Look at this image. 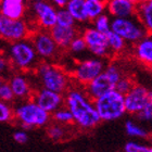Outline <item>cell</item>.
<instances>
[{
	"instance_id": "cell-32",
	"label": "cell",
	"mask_w": 152,
	"mask_h": 152,
	"mask_svg": "<svg viewBox=\"0 0 152 152\" xmlns=\"http://www.w3.org/2000/svg\"><path fill=\"white\" fill-rule=\"evenodd\" d=\"M67 49L72 51V52H74V53H80L84 50H86L87 47H86L85 41H84L82 36L77 35L75 38H73V40L71 41V44Z\"/></svg>"
},
{
	"instance_id": "cell-13",
	"label": "cell",
	"mask_w": 152,
	"mask_h": 152,
	"mask_svg": "<svg viewBox=\"0 0 152 152\" xmlns=\"http://www.w3.org/2000/svg\"><path fill=\"white\" fill-rule=\"evenodd\" d=\"M32 99L41 109L50 114L64 104V97L62 94L52 91L47 88H41L38 89L37 91H33Z\"/></svg>"
},
{
	"instance_id": "cell-1",
	"label": "cell",
	"mask_w": 152,
	"mask_h": 152,
	"mask_svg": "<svg viewBox=\"0 0 152 152\" xmlns=\"http://www.w3.org/2000/svg\"><path fill=\"white\" fill-rule=\"evenodd\" d=\"M65 92L64 104L73 116V123L83 129H91L101 122L94 101L86 95L84 89L69 88Z\"/></svg>"
},
{
	"instance_id": "cell-17",
	"label": "cell",
	"mask_w": 152,
	"mask_h": 152,
	"mask_svg": "<svg viewBox=\"0 0 152 152\" xmlns=\"http://www.w3.org/2000/svg\"><path fill=\"white\" fill-rule=\"evenodd\" d=\"M25 11V0H0L1 16L8 19H23Z\"/></svg>"
},
{
	"instance_id": "cell-8",
	"label": "cell",
	"mask_w": 152,
	"mask_h": 152,
	"mask_svg": "<svg viewBox=\"0 0 152 152\" xmlns=\"http://www.w3.org/2000/svg\"><path fill=\"white\" fill-rule=\"evenodd\" d=\"M105 64L101 58H90L86 59L76 64L72 71V77L83 87L86 86L90 80L98 76L104 70Z\"/></svg>"
},
{
	"instance_id": "cell-38",
	"label": "cell",
	"mask_w": 152,
	"mask_h": 152,
	"mask_svg": "<svg viewBox=\"0 0 152 152\" xmlns=\"http://www.w3.org/2000/svg\"><path fill=\"white\" fill-rule=\"evenodd\" d=\"M136 3H141V2H147V1H151V0H134Z\"/></svg>"
},
{
	"instance_id": "cell-18",
	"label": "cell",
	"mask_w": 152,
	"mask_h": 152,
	"mask_svg": "<svg viewBox=\"0 0 152 152\" xmlns=\"http://www.w3.org/2000/svg\"><path fill=\"white\" fill-rule=\"evenodd\" d=\"M9 85L11 87L14 95V98L25 99V98H32L33 89L31 87L28 79L26 78L23 74H14L10 77Z\"/></svg>"
},
{
	"instance_id": "cell-7",
	"label": "cell",
	"mask_w": 152,
	"mask_h": 152,
	"mask_svg": "<svg viewBox=\"0 0 152 152\" xmlns=\"http://www.w3.org/2000/svg\"><path fill=\"white\" fill-rule=\"evenodd\" d=\"M111 31L118 34L126 42L132 44L137 42L149 33L135 15L128 18H113L111 21Z\"/></svg>"
},
{
	"instance_id": "cell-39",
	"label": "cell",
	"mask_w": 152,
	"mask_h": 152,
	"mask_svg": "<svg viewBox=\"0 0 152 152\" xmlns=\"http://www.w3.org/2000/svg\"><path fill=\"white\" fill-rule=\"evenodd\" d=\"M2 83H3V79H2V77L0 76V86H1V84H2Z\"/></svg>"
},
{
	"instance_id": "cell-23",
	"label": "cell",
	"mask_w": 152,
	"mask_h": 152,
	"mask_svg": "<svg viewBox=\"0 0 152 152\" xmlns=\"http://www.w3.org/2000/svg\"><path fill=\"white\" fill-rule=\"evenodd\" d=\"M105 36H107V42L110 53H120L126 48V41L113 31L108 32Z\"/></svg>"
},
{
	"instance_id": "cell-28",
	"label": "cell",
	"mask_w": 152,
	"mask_h": 152,
	"mask_svg": "<svg viewBox=\"0 0 152 152\" xmlns=\"http://www.w3.org/2000/svg\"><path fill=\"white\" fill-rule=\"evenodd\" d=\"M14 120V110L9 104V102L0 100V122L9 123Z\"/></svg>"
},
{
	"instance_id": "cell-21",
	"label": "cell",
	"mask_w": 152,
	"mask_h": 152,
	"mask_svg": "<svg viewBox=\"0 0 152 152\" xmlns=\"http://www.w3.org/2000/svg\"><path fill=\"white\" fill-rule=\"evenodd\" d=\"M65 9L73 16L75 22L84 23L88 21L86 13L85 0H67Z\"/></svg>"
},
{
	"instance_id": "cell-33",
	"label": "cell",
	"mask_w": 152,
	"mask_h": 152,
	"mask_svg": "<svg viewBox=\"0 0 152 152\" xmlns=\"http://www.w3.org/2000/svg\"><path fill=\"white\" fill-rule=\"evenodd\" d=\"M14 99V95L11 87H10L9 83L3 82L0 86V100L6 102H11Z\"/></svg>"
},
{
	"instance_id": "cell-4",
	"label": "cell",
	"mask_w": 152,
	"mask_h": 152,
	"mask_svg": "<svg viewBox=\"0 0 152 152\" xmlns=\"http://www.w3.org/2000/svg\"><path fill=\"white\" fill-rule=\"evenodd\" d=\"M50 118V113L41 109L32 98L14 109V120L18 121L24 129L44 127L49 123Z\"/></svg>"
},
{
	"instance_id": "cell-22",
	"label": "cell",
	"mask_w": 152,
	"mask_h": 152,
	"mask_svg": "<svg viewBox=\"0 0 152 152\" xmlns=\"http://www.w3.org/2000/svg\"><path fill=\"white\" fill-rule=\"evenodd\" d=\"M105 2L107 0H85L86 13H87L88 21H94L97 16L104 13Z\"/></svg>"
},
{
	"instance_id": "cell-36",
	"label": "cell",
	"mask_w": 152,
	"mask_h": 152,
	"mask_svg": "<svg viewBox=\"0 0 152 152\" xmlns=\"http://www.w3.org/2000/svg\"><path fill=\"white\" fill-rule=\"evenodd\" d=\"M11 67H12V65L10 63L8 57H4V56L0 54V76L7 73Z\"/></svg>"
},
{
	"instance_id": "cell-12",
	"label": "cell",
	"mask_w": 152,
	"mask_h": 152,
	"mask_svg": "<svg viewBox=\"0 0 152 152\" xmlns=\"http://www.w3.org/2000/svg\"><path fill=\"white\" fill-rule=\"evenodd\" d=\"M82 37L85 41L87 49L94 56L103 59L110 54L108 42H107V36L103 33L97 31L95 27H87L83 32Z\"/></svg>"
},
{
	"instance_id": "cell-40",
	"label": "cell",
	"mask_w": 152,
	"mask_h": 152,
	"mask_svg": "<svg viewBox=\"0 0 152 152\" xmlns=\"http://www.w3.org/2000/svg\"><path fill=\"white\" fill-rule=\"evenodd\" d=\"M34 2H39V1H44V0H33Z\"/></svg>"
},
{
	"instance_id": "cell-29",
	"label": "cell",
	"mask_w": 152,
	"mask_h": 152,
	"mask_svg": "<svg viewBox=\"0 0 152 152\" xmlns=\"http://www.w3.org/2000/svg\"><path fill=\"white\" fill-rule=\"evenodd\" d=\"M66 134V130L63 126H61L59 124H53V125H50L47 129V135L49 136V138L54 141H58V140H62Z\"/></svg>"
},
{
	"instance_id": "cell-27",
	"label": "cell",
	"mask_w": 152,
	"mask_h": 152,
	"mask_svg": "<svg viewBox=\"0 0 152 152\" xmlns=\"http://www.w3.org/2000/svg\"><path fill=\"white\" fill-rule=\"evenodd\" d=\"M75 20L65 8L57 9V22L56 24L61 26H75Z\"/></svg>"
},
{
	"instance_id": "cell-41",
	"label": "cell",
	"mask_w": 152,
	"mask_h": 152,
	"mask_svg": "<svg viewBox=\"0 0 152 152\" xmlns=\"http://www.w3.org/2000/svg\"><path fill=\"white\" fill-rule=\"evenodd\" d=\"M0 19H1V14H0Z\"/></svg>"
},
{
	"instance_id": "cell-25",
	"label": "cell",
	"mask_w": 152,
	"mask_h": 152,
	"mask_svg": "<svg viewBox=\"0 0 152 152\" xmlns=\"http://www.w3.org/2000/svg\"><path fill=\"white\" fill-rule=\"evenodd\" d=\"M52 118H53L58 124H62V125H70L73 123V116L71 114L70 110L65 107V108H59L54 112H52Z\"/></svg>"
},
{
	"instance_id": "cell-35",
	"label": "cell",
	"mask_w": 152,
	"mask_h": 152,
	"mask_svg": "<svg viewBox=\"0 0 152 152\" xmlns=\"http://www.w3.org/2000/svg\"><path fill=\"white\" fill-rule=\"evenodd\" d=\"M13 139L15 140V142L20 143V145H24L27 142L28 140V135L26 134V130H16L15 133L13 134Z\"/></svg>"
},
{
	"instance_id": "cell-16",
	"label": "cell",
	"mask_w": 152,
	"mask_h": 152,
	"mask_svg": "<svg viewBox=\"0 0 152 152\" xmlns=\"http://www.w3.org/2000/svg\"><path fill=\"white\" fill-rule=\"evenodd\" d=\"M137 3L134 0H107L105 9L113 18L134 16Z\"/></svg>"
},
{
	"instance_id": "cell-31",
	"label": "cell",
	"mask_w": 152,
	"mask_h": 152,
	"mask_svg": "<svg viewBox=\"0 0 152 152\" xmlns=\"http://www.w3.org/2000/svg\"><path fill=\"white\" fill-rule=\"evenodd\" d=\"M125 152H152V148L147 145L135 142V141H128L124 146Z\"/></svg>"
},
{
	"instance_id": "cell-24",
	"label": "cell",
	"mask_w": 152,
	"mask_h": 152,
	"mask_svg": "<svg viewBox=\"0 0 152 152\" xmlns=\"http://www.w3.org/2000/svg\"><path fill=\"white\" fill-rule=\"evenodd\" d=\"M125 132L128 136L133 137V138H141V139H146L149 137V132L143 128V127L137 125L133 121H127L125 123Z\"/></svg>"
},
{
	"instance_id": "cell-26",
	"label": "cell",
	"mask_w": 152,
	"mask_h": 152,
	"mask_svg": "<svg viewBox=\"0 0 152 152\" xmlns=\"http://www.w3.org/2000/svg\"><path fill=\"white\" fill-rule=\"evenodd\" d=\"M92 22H94V27L103 34H107L111 31V20L108 14L102 13L99 16H97Z\"/></svg>"
},
{
	"instance_id": "cell-6",
	"label": "cell",
	"mask_w": 152,
	"mask_h": 152,
	"mask_svg": "<svg viewBox=\"0 0 152 152\" xmlns=\"http://www.w3.org/2000/svg\"><path fill=\"white\" fill-rule=\"evenodd\" d=\"M42 88L64 94L70 88V77L62 69L48 62H41L36 66Z\"/></svg>"
},
{
	"instance_id": "cell-11",
	"label": "cell",
	"mask_w": 152,
	"mask_h": 152,
	"mask_svg": "<svg viewBox=\"0 0 152 152\" xmlns=\"http://www.w3.org/2000/svg\"><path fill=\"white\" fill-rule=\"evenodd\" d=\"M149 102H152V94L142 85H135L124 95V103L126 113H139Z\"/></svg>"
},
{
	"instance_id": "cell-3",
	"label": "cell",
	"mask_w": 152,
	"mask_h": 152,
	"mask_svg": "<svg viewBox=\"0 0 152 152\" xmlns=\"http://www.w3.org/2000/svg\"><path fill=\"white\" fill-rule=\"evenodd\" d=\"M8 59L12 67L20 71H28L35 66L38 56L29 38L12 41L8 51Z\"/></svg>"
},
{
	"instance_id": "cell-9",
	"label": "cell",
	"mask_w": 152,
	"mask_h": 152,
	"mask_svg": "<svg viewBox=\"0 0 152 152\" xmlns=\"http://www.w3.org/2000/svg\"><path fill=\"white\" fill-rule=\"evenodd\" d=\"M31 29L22 19H8L1 16L0 19V38L6 41H12L28 38Z\"/></svg>"
},
{
	"instance_id": "cell-34",
	"label": "cell",
	"mask_w": 152,
	"mask_h": 152,
	"mask_svg": "<svg viewBox=\"0 0 152 152\" xmlns=\"http://www.w3.org/2000/svg\"><path fill=\"white\" fill-rule=\"evenodd\" d=\"M137 115L140 120L145 122H150L152 118V102H149L147 105H145L142 110L139 113H137Z\"/></svg>"
},
{
	"instance_id": "cell-20",
	"label": "cell",
	"mask_w": 152,
	"mask_h": 152,
	"mask_svg": "<svg viewBox=\"0 0 152 152\" xmlns=\"http://www.w3.org/2000/svg\"><path fill=\"white\" fill-rule=\"evenodd\" d=\"M135 16L139 21L145 28L150 32L152 29V2L147 1V2L137 3L136 12Z\"/></svg>"
},
{
	"instance_id": "cell-30",
	"label": "cell",
	"mask_w": 152,
	"mask_h": 152,
	"mask_svg": "<svg viewBox=\"0 0 152 152\" xmlns=\"http://www.w3.org/2000/svg\"><path fill=\"white\" fill-rule=\"evenodd\" d=\"M134 85H135V83H134L133 78H130L128 76H122L117 80L116 85H115V90H117L118 92L125 95Z\"/></svg>"
},
{
	"instance_id": "cell-10",
	"label": "cell",
	"mask_w": 152,
	"mask_h": 152,
	"mask_svg": "<svg viewBox=\"0 0 152 152\" xmlns=\"http://www.w3.org/2000/svg\"><path fill=\"white\" fill-rule=\"evenodd\" d=\"M28 38L33 44V47L35 49L38 58L40 59L44 60L52 59L59 50L58 46L51 37L50 33L47 29L40 28L35 32H32Z\"/></svg>"
},
{
	"instance_id": "cell-2",
	"label": "cell",
	"mask_w": 152,
	"mask_h": 152,
	"mask_svg": "<svg viewBox=\"0 0 152 152\" xmlns=\"http://www.w3.org/2000/svg\"><path fill=\"white\" fill-rule=\"evenodd\" d=\"M92 101L101 121H116L126 113L124 95L115 89L94 99Z\"/></svg>"
},
{
	"instance_id": "cell-15",
	"label": "cell",
	"mask_w": 152,
	"mask_h": 152,
	"mask_svg": "<svg viewBox=\"0 0 152 152\" xmlns=\"http://www.w3.org/2000/svg\"><path fill=\"white\" fill-rule=\"evenodd\" d=\"M49 33L59 49H67L73 38L78 35L75 26H61L58 24L52 26Z\"/></svg>"
},
{
	"instance_id": "cell-37",
	"label": "cell",
	"mask_w": 152,
	"mask_h": 152,
	"mask_svg": "<svg viewBox=\"0 0 152 152\" xmlns=\"http://www.w3.org/2000/svg\"><path fill=\"white\" fill-rule=\"evenodd\" d=\"M50 2L52 6H54L58 9H60V8H65L67 0H50Z\"/></svg>"
},
{
	"instance_id": "cell-14",
	"label": "cell",
	"mask_w": 152,
	"mask_h": 152,
	"mask_svg": "<svg viewBox=\"0 0 152 152\" xmlns=\"http://www.w3.org/2000/svg\"><path fill=\"white\" fill-rule=\"evenodd\" d=\"M33 12L36 16L38 26L42 29H49L56 25L57 22V9L46 0L33 3Z\"/></svg>"
},
{
	"instance_id": "cell-5",
	"label": "cell",
	"mask_w": 152,
	"mask_h": 152,
	"mask_svg": "<svg viewBox=\"0 0 152 152\" xmlns=\"http://www.w3.org/2000/svg\"><path fill=\"white\" fill-rule=\"evenodd\" d=\"M122 76L123 75H122L121 69L116 64H109L98 76H96L87 85L84 86V91L89 98L94 100L115 89L117 80Z\"/></svg>"
},
{
	"instance_id": "cell-19",
	"label": "cell",
	"mask_w": 152,
	"mask_h": 152,
	"mask_svg": "<svg viewBox=\"0 0 152 152\" xmlns=\"http://www.w3.org/2000/svg\"><path fill=\"white\" fill-rule=\"evenodd\" d=\"M135 56L137 60L146 65H151L152 62V39L149 35L145 36L135 42Z\"/></svg>"
}]
</instances>
